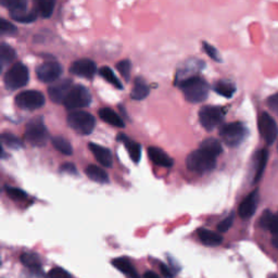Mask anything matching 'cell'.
<instances>
[{
  "label": "cell",
  "mask_w": 278,
  "mask_h": 278,
  "mask_svg": "<svg viewBox=\"0 0 278 278\" xmlns=\"http://www.w3.org/2000/svg\"><path fill=\"white\" fill-rule=\"evenodd\" d=\"M117 71L121 73V75L124 77L126 82L129 81V75H130V62L128 60H122L116 64Z\"/></svg>",
  "instance_id": "cell-35"
},
{
  "label": "cell",
  "mask_w": 278,
  "mask_h": 278,
  "mask_svg": "<svg viewBox=\"0 0 278 278\" xmlns=\"http://www.w3.org/2000/svg\"><path fill=\"white\" fill-rule=\"evenodd\" d=\"M199 148L202 149L203 151L208 152L209 155H211L212 157H214V158H217L218 156L222 154V151H223L221 143L215 138L204 139V141L201 143Z\"/></svg>",
  "instance_id": "cell-24"
},
{
  "label": "cell",
  "mask_w": 278,
  "mask_h": 278,
  "mask_svg": "<svg viewBox=\"0 0 278 278\" xmlns=\"http://www.w3.org/2000/svg\"><path fill=\"white\" fill-rule=\"evenodd\" d=\"M67 122L69 126L81 135H89L96 126L94 115L85 111H73L68 115Z\"/></svg>",
  "instance_id": "cell-3"
},
{
  "label": "cell",
  "mask_w": 278,
  "mask_h": 278,
  "mask_svg": "<svg viewBox=\"0 0 278 278\" xmlns=\"http://www.w3.org/2000/svg\"><path fill=\"white\" fill-rule=\"evenodd\" d=\"M55 4L56 0H35L36 11L42 18L48 19L54 13Z\"/></svg>",
  "instance_id": "cell-26"
},
{
  "label": "cell",
  "mask_w": 278,
  "mask_h": 278,
  "mask_svg": "<svg viewBox=\"0 0 278 278\" xmlns=\"http://www.w3.org/2000/svg\"><path fill=\"white\" fill-rule=\"evenodd\" d=\"M88 147L99 163L103 165L104 168L112 167V164H113V158H112L111 151L108 148L94 143H90L88 145Z\"/></svg>",
  "instance_id": "cell-15"
},
{
  "label": "cell",
  "mask_w": 278,
  "mask_h": 278,
  "mask_svg": "<svg viewBox=\"0 0 278 278\" xmlns=\"http://www.w3.org/2000/svg\"><path fill=\"white\" fill-rule=\"evenodd\" d=\"M148 156L150 160L155 164L162 168H171L174 164L173 159H172L167 152H164L162 149L158 147H149L148 148Z\"/></svg>",
  "instance_id": "cell-16"
},
{
  "label": "cell",
  "mask_w": 278,
  "mask_h": 278,
  "mask_svg": "<svg viewBox=\"0 0 278 278\" xmlns=\"http://www.w3.org/2000/svg\"><path fill=\"white\" fill-rule=\"evenodd\" d=\"M248 130L241 122H233L228 123L221 128L220 136L223 142L229 147H237L239 146L244 138L247 137Z\"/></svg>",
  "instance_id": "cell-6"
},
{
  "label": "cell",
  "mask_w": 278,
  "mask_h": 278,
  "mask_svg": "<svg viewBox=\"0 0 278 278\" xmlns=\"http://www.w3.org/2000/svg\"><path fill=\"white\" fill-rule=\"evenodd\" d=\"M268 108L278 114V94L270 96L267 100Z\"/></svg>",
  "instance_id": "cell-42"
},
{
  "label": "cell",
  "mask_w": 278,
  "mask_h": 278,
  "mask_svg": "<svg viewBox=\"0 0 278 278\" xmlns=\"http://www.w3.org/2000/svg\"><path fill=\"white\" fill-rule=\"evenodd\" d=\"M117 141L121 142L125 146V148H126L131 160H133L135 163H138L139 161H141V157H142V146L141 145L134 142L133 139H130L125 134L118 135Z\"/></svg>",
  "instance_id": "cell-17"
},
{
  "label": "cell",
  "mask_w": 278,
  "mask_h": 278,
  "mask_svg": "<svg viewBox=\"0 0 278 278\" xmlns=\"http://www.w3.org/2000/svg\"><path fill=\"white\" fill-rule=\"evenodd\" d=\"M2 5L10 11L11 16L28 11V0H2Z\"/></svg>",
  "instance_id": "cell-23"
},
{
  "label": "cell",
  "mask_w": 278,
  "mask_h": 278,
  "mask_svg": "<svg viewBox=\"0 0 278 278\" xmlns=\"http://www.w3.org/2000/svg\"><path fill=\"white\" fill-rule=\"evenodd\" d=\"M48 278H72V275L62 267H55L48 273Z\"/></svg>",
  "instance_id": "cell-39"
},
{
  "label": "cell",
  "mask_w": 278,
  "mask_h": 278,
  "mask_svg": "<svg viewBox=\"0 0 278 278\" xmlns=\"http://www.w3.org/2000/svg\"><path fill=\"white\" fill-rule=\"evenodd\" d=\"M257 203H259V191L253 190L252 193L249 194L246 198H244L242 202L240 203L239 208H238V213H239V216L243 218V220L250 218L254 214Z\"/></svg>",
  "instance_id": "cell-14"
},
{
  "label": "cell",
  "mask_w": 278,
  "mask_h": 278,
  "mask_svg": "<svg viewBox=\"0 0 278 278\" xmlns=\"http://www.w3.org/2000/svg\"><path fill=\"white\" fill-rule=\"evenodd\" d=\"M23 265L29 269H42V261L36 253L24 252L20 256Z\"/></svg>",
  "instance_id": "cell-27"
},
{
  "label": "cell",
  "mask_w": 278,
  "mask_h": 278,
  "mask_svg": "<svg viewBox=\"0 0 278 278\" xmlns=\"http://www.w3.org/2000/svg\"><path fill=\"white\" fill-rule=\"evenodd\" d=\"M16 59V51L11 46L7 44H2L0 46V63L2 67L5 68L10 64Z\"/></svg>",
  "instance_id": "cell-29"
},
{
  "label": "cell",
  "mask_w": 278,
  "mask_h": 278,
  "mask_svg": "<svg viewBox=\"0 0 278 278\" xmlns=\"http://www.w3.org/2000/svg\"><path fill=\"white\" fill-rule=\"evenodd\" d=\"M90 102L91 95L89 90L82 85H75L73 86L63 104L69 110H76L88 107Z\"/></svg>",
  "instance_id": "cell-7"
},
{
  "label": "cell",
  "mask_w": 278,
  "mask_h": 278,
  "mask_svg": "<svg viewBox=\"0 0 278 278\" xmlns=\"http://www.w3.org/2000/svg\"><path fill=\"white\" fill-rule=\"evenodd\" d=\"M267 159H268V152L265 149H262L259 151V154L256 156V163H255V173H254V178H253V183H257L260 181V178L263 175V172L265 170L266 163H267Z\"/></svg>",
  "instance_id": "cell-25"
},
{
  "label": "cell",
  "mask_w": 278,
  "mask_h": 278,
  "mask_svg": "<svg viewBox=\"0 0 278 278\" xmlns=\"http://www.w3.org/2000/svg\"><path fill=\"white\" fill-rule=\"evenodd\" d=\"M160 269H161V273L167 278H173V270H172L169 266L165 265V264H160Z\"/></svg>",
  "instance_id": "cell-45"
},
{
  "label": "cell",
  "mask_w": 278,
  "mask_h": 278,
  "mask_svg": "<svg viewBox=\"0 0 278 278\" xmlns=\"http://www.w3.org/2000/svg\"><path fill=\"white\" fill-rule=\"evenodd\" d=\"M272 243L276 249H278V235H274L273 239H272Z\"/></svg>",
  "instance_id": "cell-47"
},
{
  "label": "cell",
  "mask_w": 278,
  "mask_h": 278,
  "mask_svg": "<svg viewBox=\"0 0 278 278\" xmlns=\"http://www.w3.org/2000/svg\"><path fill=\"white\" fill-rule=\"evenodd\" d=\"M214 91L225 98H231L236 91V86L229 81H218L214 85Z\"/></svg>",
  "instance_id": "cell-28"
},
{
  "label": "cell",
  "mask_w": 278,
  "mask_h": 278,
  "mask_svg": "<svg viewBox=\"0 0 278 278\" xmlns=\"http://www.w3.org/2000/svg\"><path fill=\"white\" fill-rule=\"evenodd\" d=\"M99 116L102 121L115 127H124V122L120 115H117L113 110L109 108H102L99 110Z\"/></svg>",
  "instance_id": "cell-20"
},
{
  "label": "cell",
  "mask_w": 278,
  "mask_h": 278,
  "mask_svg": "<svg viewBox=\"0 0 278 278\" xmlns=\"http://www.w3.org/2000/svg\"><path fill=\"white\" fill-rule=\"evenodd\" d=\"M0 32H2L3 35H13L17 33V28L11 22L2 19V21H0Z\"/></svg>",
  "instance_id": "cell-36"
},
{
  "label": "cell",
  "mask_w": 278,
  "mask_h": 278,
  "mask_svg": "<svg viewBox=\"0 0 278 278\" xmlns=\"http://www.w3.org/2000/svg\"><path fill=\"white\" fill-rule=\"evenodd\" d=\"M202 45H203V50L206 51V54L211 59H213L214 61H218V62L221 61V56H220V54H218V51L213 47V46L206 43V42H203Z\"/></svg>",
  "instance_id": "cell-38"
},
{
  "label": "cell",
  "mask_w": 278,
  "mask_h": 278,
  "mask_svg": "<svg viewBox=\"0 0 278 278\" xmlns=\"http://www.w3.org/2000/svg\"><path fill=\"white\" fill-rule=\"evenodd\" d=\"M257 125H259V130L262 138L267 145H272L276 141L278 135V127L274 118L266 112H263L259 120H257Z\"/></svg>",
  "instance_id": "cell-10"
},
{
  "label": "cell",
  "mask_w": 278,
  "mask_h": 278,
  "mask_svg": "<svg viewBox=\"0 0 278 278\" xmlns=\"http://www.w3.org/2000/svg\"><path fill=\"white\" fill-rule=\"evenodd\" d=\"M99 74H100V76L102 78H104L108 83H110L111 85H113L115 88L123 89V85L120 82V79L116 77V75L114 74L113 71H112L109 67L101 68L100 71H99Z\"/></svg>",
  "instance_id": "cell-31"
},
{
  "label": "cell",
  "mask_w": 278,
  "mask_h": 278,
  "mask_svg": "<svg viewBox=\"0 0 278 278\" xmlns=\"http://www.w3.org/2000/svg\"><path fill=\"white\" fill-rule=\"evenodd\" d=\"M62 74V67L56 61H47L36 69V75L43 83H55Z\"/></svg>",
  "instance_id": "cell-11"
},
{
  "label": "cell",
  "mask_w": 278,
  "mask_h": 278,
  "mask_svg": "<svg viewBox=\"0 0 278 278\" xmlns=\"http://www.w3.org/2000/svg\"><path fill=\"white\" fill-rule=\"evenodd\" d=\"M60 171L65 172V173L71 174V175H76L77 174V170L75 168V165L72 164V163H64L63 165H61Z\"/></svg>",
  "instance_id": "cell-43"
},
{
  "label": "cell",
  "mask_w": 278,
  "mask_h": 278,
  "mask_svg": "<svg viewBox=\"0 0 278 278\" xmlns=\"http://www.w3.org/2000/svg\"><path fill=\"white\" fill-rule=\"evenodd\" d=\"M96 70V63L89 59H79V60L73 62L70 67V72L72 74L84 78L94 77Z\"/></svg>",
  "instance_id": "cell-13"
},
{
  "label": "cell",
  "mask_w": 278,
  "mask_h": 278,
  "mask_svg": "<svg viewBox=\"0 0 278 278\" xmlns=\"http://www.w3.org/2000/svg\"><path fill=\"white\" fill-rule=\"evenodd\" d=\"M149 95L148 85L142 77H136L134 82L133 90L130 92V98L134 100H143Z\"/></svg>",
  "instance_id": "cell-22"
},
{
  "label": "cell",
  "mask_w": 278,
  "mask_h": 278,
  "mask_svg": "<svg viewBox=\"0 0 278 278\" xmlns=\"http://www.w3.org/2000/svg\"><path fill=\"white\" fill-rule=\"evenodd\" d=\"M273 213L270 212L269 210H266L263 212V214L261 215L260 217V226L264 229H268L269 228V225H270V222H272V218H273Z\"/></svg>",
  "instance_id": "cell-40"
},
{
  "label": "cell",
  "mask_w": 278,
  "mask_h": 278,
  "mask_svg": "<svg viewBox=\"0 0 278 278\" xmlns=\"http://www.w3.org/2000/svg\"><path fill=\"white\" fill-rule=\"evenodd\" d=\"M20 278H46L42 269H25L21 273Z\"/></svg>",
  "instance_id": "cell-41"
},
{
  "label": "cell",
  "mask_w": 278,
  "mask_h": 278,
  "mask_svg": "<svg viewBox=\"0 0 278 278\" xmlns=\"http://www.w3.org/2000/svg\"><path fill=\"white\" fill-rule=\"evenodd\" d=\"M234 218H235V214L231 213L229 214L226 218H224L222 222H220L217 224V230L220 231V233H226V231L233 226L234 223Z\"/></svg>",
  "instance_id": "cell-37"
},
{
  "label": "cell",
  "mask_w": 278,
  "mask_h": 278,
  "mask_svg": "<svg viewBox=\"0 0 278 278\" xmlns=\"http://www.w3.org/2000/svg\"><path fill=\"white\" fill-rule=\"evenodd\" d=\"M268 230L272 233L273 235H278V212L276 214L273 215V218H272V222H270V225H269V228Z\"/></svg>",
  "instance_id": "cell-44"
},
{
  "label": "cell",
  "mask_w": 278,
  "mask_h": 278,
  "mask_svg": "<svg viewBox=\"0 0 278 278\" xmlns=\"http://www.w3.org/2000/svg\"><path fill=\"white\" fill-rule=\"evenodd\" d=\"M85 173L87 175L91 181L100 184H107L109 182V176L103 169L97 167V165L90 164L85 170Z\"/></svg>",
  "instance_id": "cell-21"
},
{
  "label": "cell",
  "mask_w": 278,
  "mask_h": 278,
  "mask_svg": "<svg viewBox=\"0 0 278 278\" xmlns=\"http://www.w3.org/2000/svg\"><path fill=\"white\" fill-rule=\"evenodd\" d=\"M37 16H38V12L36 10H33V11H26L24 13H20V15L11 16V18L15 20V21L20 23H32L37 19Z\"/></svg>",
  "instance_id": "cell-33"
},
{
  "label": "cell",
  "mask_w": 278,
  "mask_h": 278,
  "mask_svg": "<svg viewBox=\"0 0 278 278\" xmlns=\"http://www.w3.org/2000/svg\"><path fill=\"white\" fill-rule=\"evenodd\" d=\"M16 103L21 109L36 110L45 104V97L38 90H26L16 97Z\"/></svg>",
  "instance_id": "cell-9"
},
{
  "label": "cell",
  "mask_w": 278,
  "mask_h": 278,
  "mask_svg": "<svg viewBox=\"0 0 278 278\" xmlns=\"http://www.w3.org/2000/svg\"><path fill=\"white\" fill-rule=\"evenodd\" d=\"M30 79L29 70L21 62L13 64L5 74V86L8 90H17L28 85Z\"/></svg>",
  "instance_id": "cell-4"
},
{
  "label": "cell",
  "mask_w": 278,
  "mask_h": 278,
  "mask_svg": "<svg viewBox=\"0 0 278 278\" xmlns=\"http://www.w3.org/2000/svg\"><path fill=\"white\" fill-rule=\"evenodd\" d=\"M144 278H160L155 272H151V270H148L144 274Z\"/></svg>",
  "instance_id": "cell-46"
},
{
  "label": "cell",
  "mask_w": 278,
  "mask_h": 278,
  "mask_svg": "<svg viewBox=\"0 0 278 278\" xmlns=\"http://www.w3.org/2000/svg\"><path fill=\"white\" fill-rule=\"evenodd\" d=\"M3 144L11 149H20L23 147V143L20 138L12 134H4L2 136Z\"/></svg>",
  "instance_id": "cell-32"
},
{
  "label": "cell",
  "mask_w": 278,
  "mask_h": 278,
  "mask_svg": "<svg viewBox=\"0 0 278 278\" xmlns=\"http://www.w3.org/2000/svg\"><path fill=\"white\" fill-rule=\"evenodd\" d=\"M198 236H199V239L202 241L204 246L208 247L220 246L223 241V237L220 234L206 228H201L198 230Z\"/></svg>",
  "instance_id": "cell-19"
},
{
  "label": "cell",
  "mask_w": 278,
  "mask_h": 278,
  "mask_svg": "<svg viewBox=\"0 0 278 278\" xmlns=\"http://www.w3.org/2000/svg\"><path fill=\"white\" fill-rule=\"evenodd\" d=\"M51 142H52V145H54V147L59 152H61V154L65 155V156H71L73 154L72 146L65 138H63L61 136H55V137H52Z\"/></svg>",
  "instance_id": "cell-30"
},
{
  "label": "cell",
  "mask_w": 278,
  "mask_h": 278,
  "mask_svg": "<svg viewBox=\"0 0 278 278\" xmlns=\"http://www.w3.org/2000/svg\"><path fill=\"white\" fill-rule=\"evenodd\" d=\"M73 88L72 81L69 78H64L62 81L51 85L48 88V95L51 101L56 103H63Z\"/></svg>",
  "instance_id": "cell-12"
},
{
  "label": "cell",
  "mask_w": 278,
  "mask_h": 278,
  "mask_svg": "<svg viewBox=\"0 0 278 278\" xmlns=\"http://www.w3.org/2000/svg\"><path fill=\"white\" fill-rule=\"evenodd\" d=\"M112 265L130 278H139L136 268L127 257H116V259L112 260Z\"/></svg>",
  "instance_id": "cell-18"
},
{
  "label": "cell",
  "mask_w": 278,
  "mask_h": 278,
  "mask_svg": "<svg viewBox=\"0 0 278 278\" xmlns=\"http://www.w3.org/2000/svg\"><path fill=\"white\" fill-rule=\"evenodd\" d=\"M186 165L189 171L198 174H203L214 170L216 167V158L212 157L202 149L191 152L186 159Z\"/></svg>",
  "instance_id": "cell-2"
},
{
  "label": "cell",
  "mask_w": 278,
  "mask_h": 278,
  "mask_svg": "<svg viewBox=\"0 0 278 278\" xmlns=\"http://www.w3.org/2000/svg\"><path fill=\"white\" fill-rule=\"evenodd\" d=\"M49 138L47 127L45 126L42 117H37L32 120L26 125L25 128V139L32 146L43 147L46 145Z\"/></svg>",
  "instance_id": "cell-5"
},
{
  "label": "cell",
  "mask_w": 278,
  "mask_h": 278,
  "mask_svg": "<svg viewBox=\"0 0 278 278\" xmlns=\"http://www.w3.org/2000/svg\"><path fill=\"white\" fill-rule=\"evenodd\" d=\"M225 112L223 108L215 105H207L199 111V121L207 130H212L224 120Z\"/></svg>",
  "instance_id": "cell-8"
},
{
  "label": "cell",
  "mask_w": 278,
  "mask_h": 278,
  "mask_svg": "<svg viewBox=\"0 0 278 278\" xmlns=\"http://www.w3.org/2000/svg\"><path fill=\"white\" fill-rule=\"evenodd\" d=\"M181 88L186 100L191 103L202 102L209 95V85L199 76L190 77L181 82Z\"/></svg>",
  "instance_id": "cell-1"
},
{
  "label": "cell",
  "mask_w": 278,
  "mask_h": 278,
  "mask_svg": "<svg viewBox=\"0 0 278 278\" xmlns=\"http://www.w3.org/2000/svg\"><path fill=\"white\" fill-rule=\"evenodd\" d=\"M5 190H6L7 195H8L13 200H24L28 198V194H26L24 190L17 188V187L6 186Z\"/></svg>",
  "instance_id": "cell-34"
},
{
  "label": "cell",
  "mask_w": 278,
  "mask_h": 278,
  "mask_svg": "<svg viewBox=\"0 0 278 278\" xmlns=\"http://www.w3.org/2000/svg\"><path fill=\"white\" fill-rule=\"evenodd\" d=\"M3 278H7V277H3Z\"/></svg>",
  "instance_id": "cell-48"
}]
</instances>
